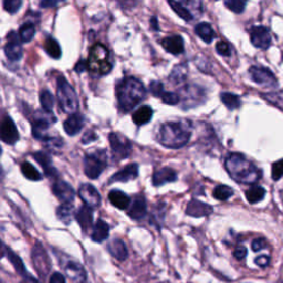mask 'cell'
<instances>
[{
    "label": "cell",
    "mask_w": 283,
    "mask_h": 283,
    "mask_svg": "<svg viewBox=\"0 0 283 283\" xmlns=\"http://www.w3.org/2000/svg\"><path fill=\"white\" fill-rule=\"evenodd\" d=\"M108 199H110L111 204L113 206H115L118 209H126L131 205V199L130 197L124 194L121 190H112L108 194Z\"/></svg>",
    "instance_id": "cell-27"
},
{
    "label": "cell",
    "mask_w": 283,
    "mask_h": 283,
    "mask_svg": "<svg viewBox=\"0 0 283 283\" xmlns=\"http://www.w3.org/2000/svg\"><path fill=\"white\" fill-rule=\"evenodd\" d=\"M45 50L53 59L61 58V54H62L61 48H60L58 41L54 40L53 38H48L45 41Z\"/></svg>",
    "instance_id": "cell-33"
},
{
    "label": "cell",
    "mask_w": 283,
    "mask_h": 283,
    "mask_svg": "<svg viewBox=\"0 0 283 283\" xmlns=\"http://www.w3.org/2000/svg\"><path fill=\"white\" fill-rule=\"evenodd\" d=\"M264 196H266V189L262 188L261 186H252V187L246 191L247 200L250 204H257L261 201Z\"/></svg>",
    "instance_id": "cell-30"
},
{
    "label": "cell",
    "mask_w": 283,
    "mask_h": 283,
    "mask_svg": "<svg viewBox=\"0 0 283 283\" xmlns=\"http://www.w3.org/2000/svg\"><path fill=\"white\" fill-rule=\"evenodd\" d=\"M108 140H110L114 159L122 160L129 157L132 150V144L130 140L118 133H111L108 136Z\"/></svg>",
    "instance_id": "cell-8"
},
{
    "label": "cell",
    "mask_w": 283,
    "mask_h": 283,
    "mask_svg": "<svg viewBox=\"0 0 283 283\" xmlns=\"http://www.w3.org/2000/svg\"><path fill=\"white\" fill-rule=\"evenodd\" d=\"M150 23H152V27L154 30H156L157 31L158 30V22H157V18L156 17H153L152 18V20H150Z\"/></svg>",
    "instance_id": "cell-55"
},
{
    "label": "cell",
    "mask_w": 283,
    "mask_h": 283,
    "mask_svg": "<svg viewBox=\"0 0 283 283\" xmlns=\"http://www.w3.org/2000/svg\"><path fill=\"white\" fill-rule=\"evenodd\" d=\"M149 90H150V92H152L153 95L155 96H161V94L164 93V86H163V83L159 82V81H153V82H150L149 84Z\"/></svg>",
    "instance_id": "cell-45"
},
{
    "label": "cell",
    "mask_w": 283,
    "mask_h": 283,
    "mask_svg": "<svg viewBox=\"0 0 283 283\" xmlns=\"http://www.w3.org/2000/svg\"><path fill=\"white\" fill-rule=\"evenodd\" d=\"M34 33H35V27L33 23L31 22L23 23L19 30V38L22 42H30L33 39Z\"/></svg>",
    "instance_id": "cell-37"
},
{
    "label": "cell",
    "mask_w": 283,
    "mask_h": 283,
    "mask_svg": "<svg viewBox=\"0 0 283 283\" xmlns=\"http://www.w3.org/2000/svg\"><path fill=\"white\" fill-rule=\"evenodd\" d=\"M187 74V69H186L185 65L179 64L177 67L174 68L172 74H171V81L174 83H179L182 82Z\"/></svg>",
    "instance_id": "cell-40"
},
{
    "label": "cell",
    "mask_w": 283,
    "mask_h": 283,
    "mask_svg": "<svg viewBox=\"0 0 283 283\" xmlns=\"http://www.w3.org/2000/svg\"><path fill=\"white\" fill-rule=\"evenodd\" d=\"M147 208H146V200L143 196H137L134 198L133 203L131 204V207L129 209L128 215L132 219H142L146 216Z\"/></svg>",
    "instance_id": "cell-22"
},
{
    "label": "cell",
    "mask_w": 283,
    "mask_h": 283,
    "mask_svg": "<svg viewBox=\"0 0 283 283\" xmlns=\"http://www.w3.org/2000/svg\"><path fill=\"white\" fill-rule=\"evenodd\" d=\"M49 283H67V280L62 273L53 272L49 279Z\"/></svg>",
    "instance_id": "cell-49"
},
{
    "label": "cell",
    "mask_w": 283,
    "mask_h": 283,
    "mask_svg": "<svg viewBox=\"0 0 283 283\" xmlns=\"http://www.w3.org/2000/svg\"><path fill=\"white\" fill-rule=\"evenodd\" d=\"M52 191L62 204H71L75 198V191L67 182L58 180L52 185Z\"/></svg>",
    "instance_id": "cell-14"
},
{
    "label": "cell",
    "mask_w": 283,
    "mask_h": 283,
    "mask_svg": "<svg viewBox=\"0 0 283 283\" xmlns=\"http://www.w3.org/2000/svg\"><path fill=\"white\" fill-rule=\"evenodd\" d=\"M6 252H7V248H6L4 244L2 242V240H0V259L6 255Z\"/></svg>",
    "instance_id": "cell-54"
},
{
    "label": "cell",
    "mask_w": 283,
    "mask_h": 283,
    "mask_svg": "<svg viewBox=\"0 0 283 283\" xmlns=\"http://www.w3.org/2000/svg\"><path fill=\"white\" fill-rule=\"evenodd\" d=\"M283 177V159L275 161L272 165V178L274 180H279Z\"/></svg>",
    "instance_id": "cell-44"
},
{
    "label": "cell",
    "mask_w": 283,
    "mask_h": 283,
    "mask_svg": "<svg viewBox=\"0 0 283 283\" xmlns=\"http://www.w3.org/2000/svg\"><path fill=\"white\" fill-rule=\"evenodd\" d=\"M108 233H110V226H108L104 220L99 219L93 226L91 238L94 242H103L107 239Z\"/></svg>",
    "instance_id": "cell-24"
},
{
    "label": "cell",
    "mask_w": 283,
    "mask_h": 283,
    "mask_svg": "<svg viewBox=\"0 0 283 283\" xmlns=\"http://www.w3.org/2000/svg\"><path fill=\"white\" fill-rule=\"evenodd\" d=\"M21 172L23 174V176L30 180H41L42 179L41 174L38 172L37 168H35L31 163H29V161L22 163Z\"/></svg>",
    "instance_id": "cell-36"
},
{
    "label": "cell",
    "mask_w": 283,
    "mask_h": 283,
    "mask_svg": "<svg viewBox=\"0 0 283 283\" xmlns=\"http://www.w3.org/2000/svg\"><path fill=\"white\" fill-rule=\"evenodd\" d=\"M0 155H2V147H0Z\"/></svg>",
    "instance_id": "cell-57"
},
{
    "label": "cell",
    "mask_w": 283,
    "mask_h": 283,
    "mask_svg": "<svg viewBox=\"0 0 283 283\" xmlns=\"http://www.w3.org/2000/svg\"><path fill=\"white\" fill-rule=\"evenodd\" d=\"M226 170L238 183L254 184L261 177V172L241 154H230L225 161Z\"/></svg>",
    "instance_id": "cell-2"
},
{
    "label": "cell",
    "mask_w": 283,
    "mask_h": 283,
    "mask_svg": "<svg viewBox=\"0 0 283 283\" xmlns=\"http://www.w3.org/2000/svg\"><path fill=\"white\" fill-rule=\"evenodd\" d=\"M107 165V155L103 149L95 150L93 153L87 154L84 157V173L91 178H99L102 173L104 172Z\"/></svg>",
    "instance_id": "cell-6"
},
{
    "label": "cell",
    "mask_w": 283,
    "mask_h": 283,
    "mask_svg": "<svg viewBox=\"0 0 283 283\" xmlns=\"http://www.w3.org/2000/svg\"><path fill=\"white\" fill-rule=\"evenodd\" d=\"M21 283H35L33 281H30V280H23Z\"/></svg>",
    "instance_id": "cell-56"
},
{
    "label": "cell",
    "mask_w": 283,
    "mask_h": 283,
    "mask_svg": "<svg viewBox=\"0 0 283 283\" xmlns=\"http://www.w3.org/2000/svg\"><path fill=\"white\" fill-rule=\"evenodd\" d=\"M116 96L122 112H130L145 99L146 89L135 77H126L118 83Z\"/></svg>",
    "instance_id": "cell-1"
},
{
    "label": "cell",
    "mask_w": 283,
    "mask_h": 283,
    "mask_svg": "<svg viewBox=\"0 0 283 283\" xmlns=\"http://www.w3.org/2000/svg\"><path fill=\"white\" fill-rule=\"evenodd\" d=\"M234 194V191L231 187L227 185H219L214 189L213 191V196L215 199L220 200V201H225Z\"/></svg>",
    "instance_id": "cell-34"
},
{
    "label": "cell",
    "mask_w": 283,
    "mask_h": 283,
    "mask_svg": "<svg viewBox=\"0 0 283 283\" xmlns=\"http://www.w3.org/2000/svg\"><path fill=\"white\" fill-rule=\"evenodd\" d=\"M87 69H88V62L86 61H80L75 67V71L77 73H82V72H84Z\"/></svg>",
    "instance_id": "cell-52"
},
{
    "label": "cell",
    "mask_w": 283,
    "mask_h": 283,
    "mask_svg": "<svg viewBox=\"0 0 283 283\" xmlns=\"http://www.w3.org/2000/svg\"><path fill=\"white\" fill-rule=\"evenodd\" d=\"M107 250L114 258L117 259L119 261H124L129 256L126 246L121 239H113L112 241L107 245Z\"/></svg>",
    "instance_id": "cell-23"
},
{
    "label": "cell",
    "mask_w": 283,
    "mask_h": 283,
    "mask_svg": "<svg viewBox=\"0 0 283 283\" xmlns=\"http://www.w3.org/2000/svg\"><path fill=\"white\" fill-rule=\"evenodd\" d=\"M73 212L74 207L72 206V204H62L61 206H59V208L57 209V216L60 220L64 222V224H70L72 216H73Z\"/></svg>",
    "instance_id": "cell-32"
},
{
    "label": "cell",
    "mask_w": 283,
    "mask_h": 283,
    "mask_svg": "<svg viewBox=\"0 0 283 283\" xmlns=\"http://www.w3.org/2000/svg\"><path fill=\"white\" fill-rule=\"evenodd\" d=\"M256 264L259 267H261V268H266L269 266V263H270V258L268 256H260V257H258L256 258V260H255Z\"/></svg>",
    "instance_id": "cell-50"
},
{
    "label": "cell",
    "mask_w": 283,
    "mask_h": 283,
    "mask_svg": "<svg viewBox=\"0 0 283 283\" xmlns=\"http://www.w3.org/2000/svg\"><path fill=\"white\" fill-rule=\"evenodd\" d=\"M56 122V117L52 114V112L46 111H38L34 115V122L32 125V133L33 136L38 140L45 141L47 138V131L50 128L51 124Z\"/></svg>",
    "instance_id": "cell-9"
},
{
    "label": "cell",
    "mask_w": 283,
    "mask_h": 283,
    "mask_svg": "<svg viewBox=\"0 0 283 283\" xmlns=\"http://www.w3.org/2000/svg\"><path fill=\"white\" fill-rule=\"evenodd\" d=\"M195 31L198 37H199L206 44H210L215 39V32L212 28V26L207 22H201L199 25H197L195 28Z\"/></svg>",
    "instance_id": "cell-29"
},
{
    "label": "cell",
    "mask_w": 283,
    "mask_h": 283,
    "mask_svg": "<svg viewBox=\"0 0 283 283\" xmlns=\"http://www.w3.org/2000/svg\"><path fill=\"white\" fill-rule=\"evenodd\" d=\"M225 6L228 9L233 11V13L241 14L245 10L246 3L240 2V0H228V2H225Z\"/></svg>",
    "instance_id": "cell-41"
},
{
    "label": "cell",
    "mask_w": 283,
    "mask_h": 283,
    "mask_svg": "<svg viewBox=\"0 0 283 283\" xmlns=\"http://www.w3.org/2000/svg\"><path fill=\"white\" fill-rule=\"evenodd\" d=\"M190 136V125L188 122H168L160 126L157 140L163 146L177 149L186 145Z\"/></svg>",
    "instance_id": "cell-3"
},
{
    "label": "cell",
    "mask_w": 283,
    "mask_h": 283,
    "mask_svg": "<svg viewBox=\"0 0 283 283\" xmlns=\"http://www.w3.org/2000/svg\"><path fill=\"white\" fill-rule=\"evenodd\" d=\"M177 179V173L170 167H164L161 170L156 171L153 175V185L156 187H159V186L175 182Z\"/></svg>",
    "instance_id": "cell-18"
},
{
    "label": "cell",
    "mask_w": 283,
    "mask_h": 283,
    "mask_svg": "<svg viewBox=\"0 0 283 283\" xmlns=\"http://www.w3.org/2000/svg\"><path fill=\"white\" fill-rule=\"evenodd\" d=\"M221 102L224 103L229 110H237L241 105V100L238 95L229 93V92H222L220 94Z\"/></svg>",
    "instance_id": "cell-31"
},
{
    "label": "cell",
    "mask_w": 283,
    "mask_h": 283,
    "mask_svg": "<svg viewBox=\"0 0 283 283\" xmlns=\"http://www.w3.org/2000/svg\"><path fill=\"white\" fill-rule=\"evenodd\" d=\"M40 103L42 106V110L46 112H52L54 105L53 95L48 90H42L40 93Z\"/></svg>",
    "instance_id": "cell-38"
},
{
    "label": "cell",
    "mask_w": 283,
    "mask_h": 283,
    "mask_svg": "<svg viewBox=\"0 0 283 283\" xmlns=\"http://www.w3.org/2000/svg\"><path fill=\"white\" fill-rule=\"evenodd\" d=\"M22 2L20 0H6L4 2V8L9 14H16L21 7Z\"/></svg>",
    "instance_id": "cell-42"
},
{
    "label": "cell",
    "mask_w": 283,
    "mask_h": 283,
    "mask_svg": "<svg viewBox=\"0 0 283 283\" xmlns=\"http://www.w3.org/2000/svg\"><path fill=\"white\" fill-rule=\"evenodd\" d=\"M19 35L15 31H11L7 35V44L5 46V53L8 60L13 62L19 61L22 57V47L19 40Z\"/></svg>",
    "instance_id": "cell-12"
},
{
    "label": "cell",
    "mask_w": 283,
    "mask_h": 283,
    "mask_svg": "<svg viewBox=\"0 0 283 283\" xmlns=\"http://www.w3.org/2000/svg\"><path fill=\"white\" fill-rule=\"evenodd\" d=\"M213 213V207L204 204L197 199H192L188 203L186 208V214L191 217H204Z\"/></svg>",
    "instance_id": "cell-21"
},
{
    "label": "cell",
    "mask_w": 283,
    "mask_h": 283,
    "mask_svg": "<svg viewBox=\"0 0 283 283\" xmlns=\"http://www.w3.org/2000/svg\"><path fill=\"white\" fill-rule=\"evenodd\" d=\"M233 256L236 257L238 260H242V259L247 256V248L245 246H238L233 251Z\"/></svg>",
    "instance_id": "cell-48"
},
{
    "label": "cell",
    "mask_w": 283,
    "mask_h": 283,
    "mask_svg": "<svg viewBox=\"0 0 283 283\" xmlns=\"http://www.w3.org/2000/svg\"><path fill=\"white\" fill-rule=\"evenodd\" d=\"M153 117V110L150 106H142L138 108L136 112H134L132 119L136 125H144L148 123Z\"/></svg>",
    "instance_id": "cell-28"
},
{
    "label": "cell",
    "mask_w": 283,
    "mask_h": 283,
    "mask_svg": "<svg viewBox=\"0 0 283 283\" xmlns=\"http://www.w3.org/2000/svg\"><path fill=\"white\" fill-rule=\"evenodd\" d=\"M6 255L8 256L9 261L14 266L15 270L18 272V274L22 275L23 278H25V280H30V281L35 282V280L32 278V276L27 272V270L25 268V264H23L21 258L19 256H17L15 252L13 250H10V249H7V252H6Z\"/></svg>",
    "instance_id": "cell-26"
},
{
    "label": "cell",
    "mask_w": 283,
    "mask_h": 283,
    "mask_svg": "<svg viewBox=\"0 0 283 283\" xmlns=\"http://www.w3.org/2000/svg\"><path fill=\"white\" fill-rule=\"evenodd\" d=\"M31 259L33 267L37 271L40 278H47L51 271V261L47 251L40 242H37L32 248Z\"/></svg>",
    "instance_id": "cell-7"
},
{
    "label": "cell",
    "mask_w": 283,
    "mask_h": 283,
    "mask_svg": "<svg viewBox=\"0 0 283 283\" xmlns=\"http://www.w3.org/2000/svg\"><path fill=\"white\" fill-rule=\"evenodd\" d=\"M75 218L76 221L79 222V225L81 226L82 229L84 231H88L90 228L92 227V222H93L92 208H90L88 206L81 207L79 212L75 214Z\"/></svg>",
    "instance_id": "cell-25"
},
{
    "label": "cell",
    "mask_w": 283,
    "mask_h": 283,
    "mask_svg": "<svg viewBox=\"0 0 283 283\" xmlns=\"http://www.w3.org/2000/svg\"><path fill=\"white\" fill-rule=\"evenodd\" d=\"M137 176H138V165L135 164V163H132V164L125 166L122 171L114 174L110 180V183H116V182L125 183V182H129V180L135 179Z\"/></svg>",
    "instance_id": "cell-17"
},
{
    "label": "cell",
    "mask_w": 283,
    "mask_h": 283,
    "mask_svg": "<svg viewBox=\"0 0 283 283\" xmlns=\"http://www.w3.org/2000/svg\"><path fill=\"white\" fill-rule=\"evenodd\" d=\"M251 79L256 83L268 88H276L279 86L275 75L269 69L263 67H251L249 70Z\"/></svg>",
    "instance_id": "cell-10"
},
{
    "label": "cell",
    "mask_w": 283,
    "mask_h": 283,
    "mask_svg": "<svg viewBox=\"0 0 283 283\" xmlns=\"http://www.w3.org/2000/svg\"><path fill=\"white\" fill-rule=\"evenodd\" d=\"M94 140H96V135L93 133V132H88V133L83 136L82 142L83 144H88V143H91Z\"/></svg>",
    "instance_id": "cell-51"
},
{
    "label": "cell",
    "mask_w": 283,
    "mask_h": 283,
    "mask_svg": "<svg viewBox=\"0 0 283 283\" xmlns=\"http://www.w3.org/2000/svg\"><path fill=\"white\" fill-rule=\"evenodd\" d=\"M266 247H267V241H266V239H263V238H257L251 244V248L255 252L260 251L266 248Z\"/></svg>",
    "instance_id": "cell-47"
},
{
    "label": "cell",
    "mask_w": 283,
    "mask_h": 283,
    "mask_svg": "<svg viewBox=\"0 0 283 283\" xmlns=\"http://www.w3.org/2000/svg\"><path fill=\"white\" fill-rule=\"evenodd\" d=\"M160 99L165 104H168V105H176L179 103V101H180L179 96L176 93H173V92H164L161 94Z\"/></svg>",
    "instance_id": "cell-43"
},
{
    "label": "cell",
    "mask_w": 283,
    "mask_h": 283,
    "mask_svg": "<svg viewBox=\"0 0 283 283\" xmlns=\"http://www.w3.org/2000/svg\"><path fill=\"white\" fill-rule=\"evenodd\" d=\"M80 198L86 204V206L90 208H96L101 204V196L92 185L83 184L79 189Z\"/></svg>",
    "instance_id": "cell-15"
},
{
    "label": "cell",
    "mask_w": 283,
    "mask_h": 283,
    "mask_svg": "<svg viewBox=\"0 0 283 283\" xmlns=\"http://www.w3.org/2000/svg\"><path fill=\"white\" fill-rule=\"evenodd\" d=\"M58 4V2H41L40 6L41 7H53V6H56Z\"/></svg>",
    "instance_id": "cell-53"
},
{
    "label": "cell",
    "mask_w": 283,
    "mask_h": 283,
    "mask_svg": "<svg viewBox=\"0 0 283 283\" xmlns=\"http://www.w3.org/2000/svg\"><path fill=\"white\" fill-rule=\"evenodd\" d=\"M57 96L59 104L61 106V110L64 113L73 115L77 111V107H79V101H77L74 89L72 88L71 84L68 83L64 77H60L58 80Z\"/></svg>",
    "instance_id": "cell-5"
},
{
    "label": "cell",
    "mask_w": 283,
    "mask_h": 283,
    "mask_svg": "<svg viewBox=\"0 0 283 283\" xmlns=\"http://www.w3.org/2000/svg\"><path fill=\"white\" fill-rule=\"evenodd\" d=\"M88 69L98 75H105L112 70V63L108 60V51L103 45H95L90 51Z\"/></svg>",
    "instance_id": "cell-4"
},
{
    "label": "cell",
    "mask_w": 283,
    "mask_h": 283,
    "mask_svg": "<svg viewBox=\"0 0 283 283\" xmlns=\"http://www.w3.org/2000/svg\"><path fill=\"white\" fill-rule=\"evenodd\" d=\"M216 50H217V52L220 54V56L229 57L230 54H231L230 47L225 41H219L218 44H217V46H216Z\"/></svg>",
    "instance_id": "cell-46"
},
{
    "label": "cell",
    "mask_w": 283,
    "mask_h": 283,
    "mask_svg": "<svg viewBox=\"0 0 283 283\" xmlns=\"http://www.w3.org/2000/svg\"><path fill=\"white\" fill-rule=\"evenodd\" d=\"M0 140L6 144H10V145H13L19 140V132L9 116H4L0 119Z\"/></svg>",
    "instance_id": "cell-11"
},
{
    "label": "cell",
    "mask_w": 283,
    "mask_h": 283,
    "mask_svg": "<svg viewBox=\"0 0 283 283\" xmlns=\"http://www.w3.org/2000/svg\"><path fill=\"white\" fill-rule=\"evenodd\" d=\"M84 126V117L81 114H73V115H70L67 119L64 121L63 129L65 131V133L70 136H74L76 134H79L81 130Z\"/></svg>",
    "instance_id": "cell-19"
},
{
    "label": "cell",
    "mask_w": 283,
    "mask_h": 283,
    "mask_svg": "<svg viewBox=\"0 0 283 283\" xmlns=\"http://www.w3.org/2000/svg\"><path fill=\"white\" fill-rule=\"evenodd\" d=\"M161 46L167 52L174 54V56H178L184 52V40L177 34L165 38L161 41Z\"/></svg>",
    "instance_id": "cell-20"
},
{
    "label": "cell",
    "mask_w": 283,
    "mask_h": 283,
    "mask_svg": "<svg viewBox=\"0 0 283 283\" xmlns=\"http://www.w3.org/2000/svg\"><path fill=\"white\" fill-rule=\"evenodd\" d=\"M251 44L259 49H268L271 45L270 31L263 26H256L250 29Z\"/></svg>",
    "instance_id": "cell-13"
},
{
    "label": "cell",
    "mask_w": 283,
    "mask_h": 283,
    "mask_svg": "<svg viewBox=\"0 0 283 283\" xmlns=\"http://www.w3.org/2000/svg\"><path fill=\"white\" fill-rule=\"evenodd\" d=\"M168 5L171 6L173 8V10L175 11V13L184 19L185 21H190L194 19V16L190 13V11L185 7L183 3H178V2H168Z\"/></svg>",
    "instance_id": "cell-35"
},
{
    "label": "cell",
    "mask_w": 283,
    "mask_h": 283,
    "mask_svg": "<svg viewBox=\"0 0 283 283\" xmlns=\"http://www.w3.org/2000/svg\"><path fill=\"white\" fill-rule=\"evenodd\" d=\"M34 158L37 159V161L39 163V164L44 167V170L46 171L47 174H52L54 172V168L52 167V164H51V158H50V156L48 155L47 153L45 152H39V153H35L34 155Z\"/></svg>",
    "instance_id": "cell-39"
},
{
    "label": "cell",
    "mask_w": 283,
    "mask_h": 283,
    "mask_svg": "<svg viewBox=\"0 0 283 283\" xmlns=\"http://www.w3.org/2000/svg\"><path fill=\"white\" fill-rule=\"evenodd\" d=\"M65 274L73 283H86L87 281V271L82 264L75 261H69L65 266Z\"/></svg>",
    "instance_id": "cell-16"
}]
</instances>
